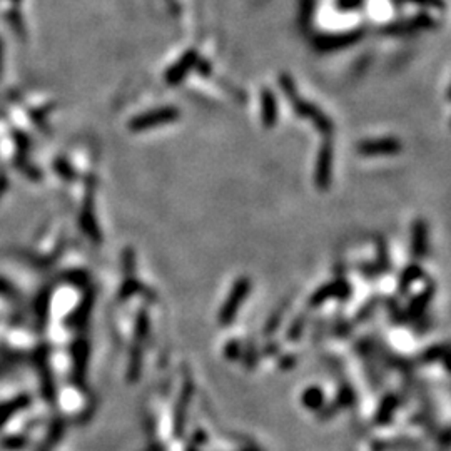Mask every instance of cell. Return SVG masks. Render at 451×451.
<instances>
[{
	"label": "cell",
	"mask_w": 451,
	"mask_h": 451,
	"mask_svg": "<svg viewBox=\"0 0 451 451\" xmlns=\"http://www.w3.org/2000/svg\"><path fill=\"white\" fill-rule=\"evenodd\" d=\"M180 117V112L174 105H164V108L147 110V112L139 114L134 119H130L129 129L133 133H142V130L154 129V127L167 126L176 122Z\"/></svg>",
	"instance_id": "6da1fadb"
},
{
	"label": "cell",
	"mask_w": 451,
	"mask_h": 451,
	"mask_svg": "<svg viewBox=\"0 0 451 451\" xmlns=\"http://www.w3.org/2000/svg\"><path fill=\"white\" fill-rule=\"evenodd\" d=\"M253 284L248 278H239L232 286L231 293H229L228 299L224 301L223 307H221L219 316H217V321H219L221 326H231L232 321L236 319L237 313H239L241 306L248 298L249 291H251Z\"/></svg>",
	"instance_id": "7a4b0ae2"
},
{
	"label": "cell",
	"mask_w": 451,
	"mask_h": 451,
	"mask_svg": "<svg viewBox=\"0 0 451 451\" xmlns=\"http://www.w3.org/2000/svg\"><path fill=\"white\" fill-rule=\"evenodd\" d=\"M333 161H334V146L331 139H326L319 147L318 159L314 167V184L316 189L327 191L333 182Z\"/></svg>",
	"instance_id": "3957f363"
},
{
	"label": "cell",
	"mask_w": 451,
	"mask_h": 451,
	"mask_svg": "<svg viewBox=\"0 0 451 451\" xmlns=\"http://www.w3.org/2000/svg\"><path fill=\"white\" fill-rule=\"evenodd\" d=\"M289 102L293 104L294 112H296L299 117L309 119V121L316 126V129L321 130V133L325 135L333 134V129H334L333 121H331V119L327 117L321 109L316 108V105L311 104V102L299 99V96L294 97V99L289 101Z\"/></svg>",
	"instance_id": "277c9868"
},
{
	"label": "cell",
	"mask_w": 451,
	"mask_h": 451,
	"mask_svg": "<svg viewBox=\"0 0 451 451\" xmlns=\"http://www.w3.org/2000/svg\"><path fill=\"white\" fill-rule=\"evenodd\" d=\"M363 31H350L343 32V34H325L319 35L314 39V49L319 52H336L341 49L351 47L352 44L359 42V39L363 37Z\"/></svg>",
	"instance_id": "5b68a950"
},
{
	"label": "cell",
	"mask_w": 451,
	"mask_h": 451,
	"mask_svg": "<svg viewBox=\"0 0 451 451\" xmlns=\"http://www.w3.org/2000/svg\"><path fill=\"white\" fill-rule=\"evenodd\" d=\"M351 298V284L346 280H338L334 282L323 284L309 299L311 307H318L325 305L330 299H339V301H348Z\"/></svg>",
	"instance_id": "8992f818"
},
{
	"label": "cell",
	"mask_w": 451,
	"mask_h": 451,
	"mask_svg": "<svg viewBox=\"0 0 451 451\" xmlns=\"http://www.w3.org/2000/svg\"><path fill=\"white\" fill-rule=\"evenodd\" d=\"M192 393H194V384H192L191 380H186L182 384V389H180L179 400L174 408V436L176 438H182L184 432H186L187 411H189Z\"/></svg>",
	"instance_id": "52a82bcc"
},
{
	"label": "cell",
	"mask_w": 451,
	"mask_h": 451,
	"mask_svg": "<svg viewBox=\"0 0 451 451\" xmlns=\"http://www.w3.org/2000/svg\"><path fill=\"white\" fill-rule=\"evenodd\" d=\"M358 153L363 155H395L401 153V142L395 137H380L368 139L359 142Z\"/></svg>",
	"instance_id": "ba28073f"
},
{
	"label": "cell",
	"mask_w": 451,
	"mask_h": 451,
	"mask_svg": "<svg viewBox=\"0 0 451 451\" xmlns=\"http://www.w3.org/2000/svg\"><path fill=\"white\" fill-rule=\"evenodd\" d=\"M80 226L85 235H87L94 243H101L99 226H97L96 216H94V184L87 186V192H85L84 207H82L80 214Z\"/></svg>",
	"instance_id": "9c48e42d"
},
{
	"label": "cell",
	"mask_w": 451,
	"mask_h": 451,
	"mask_svg": "<svg viewBox=\"0 0 451 451\" xmlns=\"http://www.w3.org/2000/svg\"><path fill=\"white\" fill-rule=\"evenodd\" d=\"M199 56L196 51H189L186 52L180 59L176 62L172 67H169V71L166 72V82L169 85H179L180 82L186 79L189 76L191 71H194L196 65H198Z\"/></svg>",
	"instance_id": "30bf717a"
},
{
	"label": "cell",
	"mask_w": 451,
	"mask_h": 451,
	"mask_svg": "<svg viewBox=\"0 0 451 451\" xmlns=\"http://www.w3.org/2000/svg\"><path fill=\"white\" fill-rule=\"evenodd\" d=\"M261 122L262 126L268 127V129H273L278 122V101L276 96L273 94L271 89H262L261 90Z\"/></svg>",
	"instance_id": "8fae6325"
},
{
	"label": "cell",
	"mask_w": 451,
	"mask_h": 451,
	"mask_svg": "<svg viewBox=\"0 0 451 451\" xmlns=\"http://www.w3.org/2000/svg\"><path fill=\"white\" fill-rule=\"evenodd\" d=\"M411 249L416 259H421L428 253V224L423 219L415 221L411 228Z\"/></svg>",
	"instance_id": "7c38bea8"
},
{
	"label": "cell",
	"mask_w": 451,
	"mask_h": 451,
	"mask_svg": "<svg viewBox=\"0 0 451 451\" xmlns=\"http://www.w3.org/2000/svg\"><path fill=\"white\" fill-rule=\"evenodd\" d=\"M433 294H434V286L429 284L428 288H425L420 294H416L415 298H411L408 307H406V318H411V319L420 318V316L425 313V309L428 307L429 303H432Z\"/></svg>",
	"instance_id": "4fadbf2b"
},
{
	"label": "cell",
	"mask_w": 451,
	"mask_h": 451,
	"mask_svg": "<svg viewBox=\"0 0 451 451\" xmlns=\"http://www.w3.org/2000/svg\"><path fill=\"white\" fill-rule=\"evenodd\" d=\"M87 358L89 346L84 339H80V341L74 344V375H76V380L82 381V378H84L85 368H87Z\"/></svg>",
	"instance_id": "5bb4252c"
},
{
	"label": "cell",
	"mask_w": 451,
	"mask_h": 451,
	"mask_svg": "<svg viewBox=\"0 0 451 451\" xmlns=\"http://www.w3.org/2000/svg\"><path fill=\"white\" fill-rule=\"evenodd\" d=\"M301 403L311 411H318L325 405V393L319 386H309L301 395Z\"/></svg>",
	"instance_id": "9a60e30c"
},
{
	"label": "cell",
	"mask_w": 451,
	"mask_h": 451,
	"mask_svg": "<svg viewBox=\"0 0 451 451\" xmlns=\"http://www.w3.org/2000/svg\"><path fill=\"white\" fill-rule=\"evenodd\" d=\"M420 278H423V269L420 268L418 264H409L406 266V269L401 273V278H400V282H398V288H400V293L401 294H406L408 293V289L411 288L415 282L420 280Z\"/></svg>",
	"instance_id": "2e32d148"
},
{
	"label": "cell",
	"mask_w": 451,
	"mask_h": 451,
	"mask_svg": "<svg viewBox=\"0 0 451 451\" xmlns=\"http://www.w3.org/2000/svg\"><path fill=\"white\" fill-rule=\"evenodd\" d=\"M137 293H149V291L135 280V276H126V281L122 282L121 291H119V299H121V301H126V299L133 298L134 294Z\"/></svg>",
	"instance_id": "e0dca14e"
},
{
	"label": "cell",
	"mask_w": 451,
	"mask_h": 451,
	"mask_svg": "<svg viewBox=\"0 0 451 451\" xmlns=\"http://www.w3.org/2000/svg\"><path fill=\"white\" fill-rule=\"evenodd\" d=\"M396 408H398V398L395 395H389L384 398L383 403H381L378 409V415H376V423L380 425L389 423V420L393 418V413H395Z\"/></svg>",
	"instance_id": "ac0fdd59"
},
{
	"label": "cell",
	"mask_w": 451,
	"mask_h": 451,
	"mask_svg": "<svg viewBox=\"0 0 451 451\" xmlns=\"http://www.w3.org/2000/svg\"><path fill=\"white\" fill-rule=\"evenodd\" d=\"M149 327H151V321H149V313L146 309H141L137 313V318H135V341L137 344L144 343L149 336Z\"/></svg>",
	"instance_id": "d6986e66"
},
{
	"label": "cell",
	"mask_w": 451,
	"mask_h": 451,
	"mask_svg": "<svg viewBox=\"0 0 451 451\" xmlns=\"http://www.w3.org/2000/svg\"><path fill=\"white\" fill-rule=\"evenodd\" d=\"M142 370V350L139 348V344H135L130 351V358H129V368H127V380L129 381H135L139 378Z\"/></svg>",
	"instance_id": "ffe728a7"
},
{
	"label": "cell",
	"mask_w": 451,
	"mask_h": 451,
	"mask_svg": "<svg viewBox=\"0 0 451 451\" xmlns=\"http://www.w3.org/2000/svg\"><path fill=\"white\" fill-rule=\"evenodd\" d=\"M436 361H446L445 344H434V346L428 348L425 352H421L420 363L429 364V363H436Z\"/></svg>",
	"instance_id": "44dd1931"
},
{
	"label": "cell",
	"mask_w": 451,
	"mask_h": 451,
	"mask_svg": "<svg viewBox=\"0 0 451 451\" xmlns=\"http://www.w3.org/2000/svg\"><path fill=\"white\" fill-rule=\"evenodd\" d=\"M26 405H27V398L22 396V398H17V400L10 401V403L0 406V423H3L7 418L12 416V413H15L20 408H24Z\"/></svg>",
	"instance_id": "7402d4cb"
},
{
	"label": "cell",
	"mask_w": 451,
	"mask_h": 451,
	"mask_svg": "<svg viewBox=\"0 0 451 451\" xmlns=\"http://www.w3.org/2000/svg\"><path fill=\"white\" fill-rule=\"evenodd\" d=\"M284 313H286V305H282L280 309H276L273 314H271V318L268 319V323H266V326H264V334L266 336L273 334L274 331H276L278 327H280Z\"/></svg>",
	"instance_id": "603a6c76"
},
{
	"label": "cell",
	"mask_w": 451,
	"mask_h": 451,
	"mask_svg": "<svg viewBox=\"0 0 451 451\" xmlns=\"http://www.w3.org/2000/svg\"><path fill=\"white\" fill-rule=\"evenodd\" d=\"M305 326H306V316H298V318L291 323L288 336H286V338H288L289 341H298V339L301 338V334L305 333Z\"/></svg>",
	"instance_id": "cb8c5ba5"
},
{
	"label": "cell",
	"mask_w": 451,
	"mask_h": 451,
	"mask_svg": "<svg viewBox=\"0 0 451 451\" xmlns=\"http://www.w3.org/2000/svg\"><path fill=\"white\" fill-rule=\"evenodd\" d=\"M355 400H356L355 391H352L350 386H343L339 389L334 405L338 406V408H350V406L355 405Z\"/></svg>",
	"instance_id": "d4e9b609"
},
{
	"label": "cell",
	"mask_w": 451,
	"mask_h": 451,
	"mask_svg": "<svg viewBox=\"0 0 451 451\" xmlns=\"http://www.w3.org/2000/svg\"><path fill=\"white\" fill-rule=\"evenodd\" d=\"M92 299H94L92 296H87L80 303V306L77 307L76 314H74V321H76L77 325H82V323H85V319H87L90 307H92Z\"/></svg>",
	"instance_id": "484cf974"
},
{
	"label": "cell",
	"mask_w": 451,
	"mask_h": 451,
	"mask_svg": "<svg viewBox=\"0 0 451 451\" xmlns=\"http://www.w3.org/2000/svg\"><path fill=\"white\" fill-rule=\"evenodd\" d=\"M376 266H378V273H388L389 271V256L383 239L378 241V262H376Z\"/></svg>",
	"instance_id": "4316f807"
},
{
	"label": "cell",
	"mask_w": 451,
	"mask_h": 451,
	"mask_svg": "<svg viewBox=\"0 0 451 451\" xmlns=\"http://www.w3.org/2000/svg\"><path fill=\"white\" fill-rule=\"evenodd\" d=\"M280 85H281L282 92H284L286 97H288V101H293L294 97H298V89H296V84H294L293 77L281 76Z\"/></svg>",
	"instance_id": "83f0119b"
},
{
	"label": "cell",
	"mask_w": 451,
	"mask_h": 451,
	"mask_svg": "<svg viewBox=\"0 0 451 451\" xmlns=\"http://www.w3.org/2000/svg\"><path fill=\"white\" fill-rule=\"evenodd\" d=\"M241 352H243V344L237 341V339H232V341H229L228 344H226L224 356L229 361H236L241 356Z\"/></svg>",
	"instance_id": "f1b7e54d"
},
{
	"label": "cell",
	"mask_w": 451,
	"mask_h": 451,
	"mask_svg": "<svg viewBox=\"0 0 451 451\" xmlns=\"http://www.w3.org/2000/svg\"><path fill=\"white\" fill-rule=\"evenodd\" d=\"M256 363H257L256 350H254V346H249L244 352V366L248 368V370H253V368L256 366Z\"/></svg>",
	"instance_id": "f546056e"
},
{
	"label": "cell",
	"mask_w": 451,
	"mask_h": 451,
	"mask_svg": "<svg viewBox=\"0 0 451 451\" xmlns=\"http://www.w3.org/2000/svg\"><path fill=\"white\" fill-rule=\"evenodd\" d=\"M364 3V0H338V7L341 10H356Z\"/></svg>",
	"instance_id": "4dcf8cb0"
},
{
	"label": "cell",
	"mask_w": 451,
	"mask_h": 451,
	"mask_svg": "<svg viewBox=\"0 0 451 451\" xmlns=\"http://www.w3.org/2000/svg\"><path fill=\"white\" fill-rule=\"evenodd\" d=\"M296 361H298V358L294 355L282 356V358L280 359V368L282 371H288V370H291V368L296 366Z\"/></svg>",
	"instance_id": "1f68e13d"
},
{
	"label": "cell",
	"mask_w": 451,
	"mask_h": 451,
	"mask_svg": "<svg viewBox=\"0 0 451 451\" xmlns=\"http://www.w3.org/2000/svg\"><path fill=\"white\" fill-rule=\"evenodd\" d=\"M57 169H59L60 176H62V178H65V179H74V176H76V172L72 171V167L69 166L67 162H64V161H60L59 164H57Z\"/></svg>",
	"instance_id": "d6a6232c"
},
{
	"label": "cell",
	"mask_w": 451,
	"mask_h": 451,
	"mask_svg": "<svg viewBox=\"0 0 451 451\" xmlns=\"http://www.w3.org/2000/svg\"><path fill=\"white\" fill-rule=\"evenodd\" d=\"M375 306H376V299H375V301L368 303V305L359 311L358 316H356V319H359V321H363V319H366L368 316H370L373 313V311H375Z\"/></svg>",
	"instance_id": "836d02e7"
},
{
	"label": "cell",
	"mask_w": 451,
	"mask_h": 451,
	"mask_svg": "<svg viewBox=\"0 0 451 451\" xmlns=\"http://www.w3.org/2000/svg\"><path fill=\"white\" fill-rule=\"evenodd\" d=\"M207 440V436H206V433L203 432V429H198V432H196L194 434H192V440H191V445H194V446H199L201 445H204V443H206Z\"/></svg>",
	"instance_id": "e575fe53"
},
{
	"label": "cell",
	"mask_w": 451,
	"mask_h": 451,
	"mask_svg": "<svg viewBox=\"0 0 451 451\" xmlns=\"http://www.w3.org/2000/svg\"><path fill=\"white\" fill-rule=\"evenodd\" d=\"M409 2L420 3V6H428V7H445V2L443 0H409Z\"/></svg>",
	"instance_id": "d590c367"
},
{
	"label": "cell",
	"mask_w": 451,
	"mask_h": 451,
	"mask_svg": "<svg viewBox=\"0 0 451 451\" xmlns=\"http://www.w3.org/2000/svg\"><path fill=\"white\" fill-rule=\"evenodd\" d=\"M313 9H314V0H305V7H303V17H306V20H309L311 15H313Z\"/></svg>",
	"instance_id": "8d00e7d4"
},
{
	"label": "cell",
	"mask_w": 451,
	"mask_h": 451,
	"mask_svg": "<svg viewBox=\"0 0 451 451\" xmlns=\"http://www.w3.org/2000/svg\"><path fill=\"white\" fill-rule=\"evenodd\" d=\"M7 289H9V286H7L6 282H3L2 280H0V293H6Z\"/></svg>",
	"instance_id": "74e56055"
},
{
	"label": "cell",
	"mask_w": 451,
	"mask_h": 451,
	"mask_svg": "<svg viewBox=\"0 0 451 451\" xmlns=\"http://www.w3.org/2000/svg\"><path fill=\"white\" fill-rule=\"evenodd\" d=\"M186 451H199L198 446H194V445H191V446H187V450Z\"/></svg>",
	"instance_id": "f35d334b"
},
{
	"label": "cell",
	"mask_w": 451,
	"mask_h": 451,
	"mask_svg": "<svg viewBox=\"0 0 451 451\" xmlns=\"http://www.w3.org/2000/svg\"><path fill=\"white\" fill-rule=\"evenodd\" d=\"M243 451H261V450H257V448H246Z\"/></svg>",
	"instance_id": "ab89813d"
}]
</instances>
